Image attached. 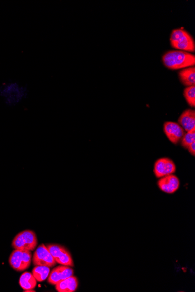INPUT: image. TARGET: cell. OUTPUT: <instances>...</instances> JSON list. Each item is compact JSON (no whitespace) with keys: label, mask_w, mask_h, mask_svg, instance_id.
I'll return each instance as SVG.
<instances>
[{"label":"cell","mask_w":195,"mask_h":292,"mask_svg":"<svg viewBox=\"0 0 195 292\" xmlns=\"http://www.w3.org/2000/svg\"><path fill=\"white\" fill-rule=\"evenodd\" d=\"M2 95L5 97L8 103L15 104L24 97L25 92L18 87H11L3 91Z\"/></svg>","instance_id":"13"},{"label":"cell","mask_w":195,"mask_h":292,"mask_svg":"<svg viewBox=\"0 0 195 292\" xmlns=\"http://www.w3.org/2000/svg\"><path fill=\"white\" fill-rule=\"evenodd\" d=\"M187 149L192 156H195V141L188 146Z\"/></svg>","instance_id":"19"},{"label":"cell","mask_w":195,"mask_h":292,"mask_svg":"<svg viewBox=\"0 0 195 292\" xmlns=\"http://www.w3.org/2000/svg\"><path fill=\"white\" fill-rule=\"evenodd\" d=\"M184 97L189 106L194 108L195 107V85L185 88L184 91Z\"/></svg>","instance_id":"17"},{"label":"cell","mask_w":195,"mask_h":292,"mask_svg":"<svg viewBox=\"0 0 195 292\" xmlns=\"http://www.w3.org/2000/svg\"><path fill=\"white\" fill-rule=\"evenodd\" d=\"M74 273V270L71 267L61 265L50 272L48 278V283L55 285L62 280L73 276Z\"/></svg>","instance_id":"8"},{"label":"cell","mask_w":195,"mask_h":292,"mask_svg":"<svg viewBox=\"0 0 195 292\" xmlns=\"http://www.w3.org/2000/svg\"><path fill=\"white\" fill-rule=\"evenodd\" d=\"M33 264L35 266H46L54 267L56 262L49 252L46 246L42 244L36 248L32 258Z\"/></svg>","instance_id":"6"},{"label":"cell","mask_w":195,"mask_h":292,"mask_svg":"<svg viewBox=\"0 0 195 292\" xmlns=\"http://www.w3.org/2000/svg\"><path fill=\"white\" fill-rule=\"evenodd\" d=\"M176 171V166L171 159L164 157L158 159L154 163V173L157 178L173 175Z\"/></svg>","instance_id":"7"},{"label":"cell","mask_w":195,"mask_h":292,"mask_svg":"<svg viewBox=\"0 0 195 292\" xmlns=\"http://www.w3.org/2000/svg\"><path fill=\"white\" fill-rule=\"evenodd\" d=\"M163 130L167 139L174 144L179 142L185 134L183 128L179 124L172 121L164 123Z\"/></svg>","instance_id":"9"},{"label":"cell","mask_w":195,"mask_h":292,"mask_svg":"<svg viewBox=\"0 0 195 292\" xmlns=\"http://www.w3.org/2000/svg\"><path fill=\"white\" fill-rule=\"evenodd\" d=\"M181 83L185 86L191 87L195 85V67L184 68L178 73Z\"/></svg>","instance_id":"14"},{"label":"cell","mask_w":195,"mask_h":292,"mask_svg":"<svg viewBox=\"0 0 195 292\" xmlns=\"http://www.w3.org/2000/svg\"><path fill=\"white\" fill-rule=\"evenodd\" d=\"M50 268L46 266H35L32 270V275L37 282H42L47 279L50 274Z\"/></svg>","instance_id":"16"},{"label":"cell","mask_w":195,"mask_h":292,"mask_svg":"<svg viewBox=\"0 0 195 292\" xmlns=\"http://www.w3.org/2000/svg\"><path fill=\"white\" fill-rule=\"evenodd\" d=\"M165 67L176 70L195 66V56L190 52L183 51H170L162 58Z\"/></svg>","instance_id":"1"},{"label":"cell","mask_w":195,"mask_h":292,"mask_svg":"<svg viewBox=\"0 0 195 292\" xmlns=\"http://www.w3.org/2000/svg\"><path fill=\"white\" fill-rule=\"evenodd\" d=\"M19 284L24 290H34L37 285V281L31 272H25L19 278Z\"/></svg>","instance_id":"15"},{"label":"cell","mask_w":195,"mask_h":292,"mask_svg":"<svg viewBox=\"0 0 195 292\" xmlns=\"http://www.w3.org/2000/svg\"><path fill=\"white\" fill-rule=\"evenodd\" d=\"M32 260L31 251L15 249L9 258V263L14 270L22 272L30 267Z\"/></svg>","instance_id":"4"},{"label":"cell","mask_w":195,"mask_h":292,"mask_svg":"<svg viewBox=\"0 0 195 292\" xmlns=\"http://www.w3.org/2000/svg\"><path fill=\"white\" fill-rule=\"evenodd\" d=\"M178 122L186 132L195 130V110H185L178 118Z\"/></svg>","instance_id":"11"},{"label":"cell","mask_w":195,"mask_h":292,"mask_svg":"<svg viewBox=\"0 0 195 292\" xmlns=\"http://www.w3.org/2000/svg\"><path fill=\"white\" fill-rule=\"evenodd\" d=\"M35 233L31 230H25L16 235L12 242V247L30 251H34L38 245Z\"/></svg>","instance_id":"3"},{"label":"cell","mask_w":195,"mask_h":292,"mask_svg":"<svg viewBox=\"0 0 195 292\" xmlns=\"http://www.w3.org/2000/svg\"><path fill=\"white\" fill-rule=\"evenodd\" d=\"M78 287L77 277L72 276L59 282L55 285L56 290L59 292H74Z\"/></svg>","instance_id":"12"},{"label":"cell","mask_w":195,"mask_h":292,"mask_svg":"<svg viewBox=\"0 0 195 292\" xmlns=\"http://www.w3.org/2000/svg\"><path fill=\"white\" fill-rule=\"evenodd\" d=\"M172 47L181 51L194 52L195 44L194 38L183 28L174 29L170 36Z\"/></svg>","instance_id":"2"},{"label":"cell","mask_w":195,"mask_h":292,"mask_svg":"<svg viewBox=\"0 0 195 292\" xmlns=\"http://www.w3.org/2000/svg\"><path fill=\"white\" fill-rule=\"evenodd\" d=\"M157 185L161 191L168 194H173L179 189L180 182L179 179L173 174L160 178L158 180Z\"/></svg>","instance_id":"10"},{"label":"cell","mask_w":195,"mask_h":292,"mask_svg":"<svg viewBox=\"0 0 195 292\" xmlns=\"http://www.w3.org/2000/svg\"><path fill=\"white\" fill-rule=\"evenodd\" d=\"M195 141V130L189 131L184 134L181 139V146L187 149L188 146Z\"/></svg>","instance_id":"18"},{"label":"cell","mask_w":195,"mask_h":292,"mask_svg":"<svg viewBox=\"0 0 195 292\" xmlns=\"http://www.w3.org/2000/svg\"><path fill=\"white\" fill-rule=\"evenodd\" d=\"M46 247L55 259L56 264L71 267L74 266V261L67 249L61 245L54 244H48Z\"/></svg>","instance_id":"5"}]
</instances>
